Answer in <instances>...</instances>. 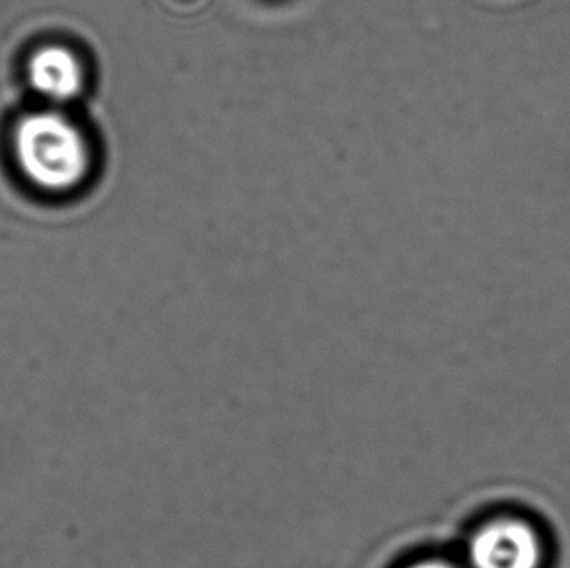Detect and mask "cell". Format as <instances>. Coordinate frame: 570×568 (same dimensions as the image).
Returning <instances> with one entry per match:
<instances>
[{
  "label": "cell",
  "mask_w": 570,
  "mask_h": 568,
  "mask_svg": "<svg viewBox=\"0 0 570 568\" xmlns=\"http://www.w3.org/2000/svg\"><path fill=\"white\" fill-rule=\"evenodd\" d=\"M463 557L465 568H548V533L532 516L497 512L471 528Z\"/></svg>",
  "instance_id": "cell-2"
},
{
  "label": "cell",
  "mask_w": 570,
  "mask_h": 568,
  "mask_svg": "<svg viewBox=\"0 0 570 568\" xmlns=\"http://www.w3.org/2000/svg\"><path fill=\"white\" fill-rule=\"evenodd\" d=\"M401 568H465L463 562H455L448 557H440V555H424V557H416L411 561L405 562Z\"/></svg>",
  "instance_id": "cell-4"
},
{
  "label": "cell",
  "mask_w": 570,
  "mask_h": 568,
  "mask_svg": "<svg viewBox=\"0 0 570 568\" xmlns=\"http://www.w3.org/2000/svg\"><path fill=\"white\" fill-rule=\"evenodd\" d=\"M18 169L41 192L75 189L88 172V146L82 133L59 111H36L22 117L14 131Z\"/></svg>",
  "instance_id": "cell-1"
},
{
  "label": "cell",
  "mask_w": 570,
  "mask_h": 568,
  "mask_svg": "<svg viewBox=\"0 0 570 568\" xmlns=\"http://www.w3.org/2000/svg\"><path fill=\"white\" fill-rule=\"evenodd\" d=\"M31 90L51 104L75 100L82 90V67L67 47H39L28 62Z\"/></svg>",
  "instance_id": "cell-3"
}]
</instances>
